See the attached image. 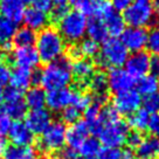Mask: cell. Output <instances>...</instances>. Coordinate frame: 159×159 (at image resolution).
Masks as SVG:
<instances>
[{"label": "cell", "instance_id": "cell-4", "mask_svg": "<svg viewBox=\"0 0 159 159\" xmlns=\"http://www.w3.org/2000/svg\"><path fill=\"white\" fill-rule=\"evenodd\" d=\"M129 57V52L117 38L107 39L97 55L96 65L101 68H120Z\"/></svg>", "mask_w": 159, "mask_h": 159}, {"label": "cell", "instance_id": "cell-53", "mask_svg": "<svg viewBox=\"0 0 159 159\" xmlns=\"http://www.w3.org/2000/svg\"><path fill=\"white\" fill-rule=\"evenodd\" d=\"M7 142H6L5 138H0V157H2L4 153L6 151V148H7Z\"/></svg>", "mask_w": 159, "mask_h": 159}, {"label": "cell", "instance_id": "cell-59", "mask_svg": "<svg viewBox=\"0 0 159 159\" xmlns=\"http://www.w3.org/2000/svg\"><path fill=\"white\" fill-rule=\"evenodd\" d=\"M28 159H41V158H36V157L34 156V157H32V158H28Z\"/></svg>", "mask_w": 159, "mask_h": 159}, {"label": "cell", "instance_id": "cell-1", "mask_svg": "<svg viewBox=\"0 0 159 159\" xmlns=\"http://www.w3.org/2000/svg\"><path fill=\"white\" fill-rule=\"evenodd\" d=\"M73 80L71 63L67 56H61L40 70V84L45 89L55 90L67 88Z\"/></svg>", "mask_w": 159, "mask_h": 159}, {"label": "cell", "instance_id": "cell-44", "mask_svg": "<svg viewBox=\"0 0 159 159\" xmlns=\"http://www.w3.org/2000/svg\"><path fill=\"white\" fill-rule=\"evenodd\" d=\"M12 126V119L0 112V138H5Z\"/></svg>", "mask_w": 159, "mask_h": 159}, {"label": "cell", "instance_id": "cell-30", "mask_svg": "<svg viewBox=\"0 0 159 159\" xmlns=\"http://www.w3.org/2000/svg\"><path fill=\"white\" fill-rule=\"evenodd\" d=\"M14 45L18 48L21 47H33L36 41V33L34 30H30L27 27H21L18 28L13 36Z\"/></svg>", "mask_w": 159, "mask_h": 159}, {"label": "cell", "instance_id": "cell-38", "mask_svg": "<svg viewBox=\"0 0 159 159\" xmlns=\"http://www.w3.org/2000/svg\"><path fill=\"white\" fill-rule=\"evenodd\" d=\"M146 47L154 55H159V28L154 27L150 33H148Z\"/></svg>", "mask_w": 159, "mask_h": 159}, {"label": "cell", "instance_id": "cell-51", "mask_svg": "<svg viewBox=\"0 0 159 159\" xmlns=\"http://www.w3.org/2000/svg\"><path fill=\"white\" fill-rule=\"evenodd\" d=\"M76 156V151L70 148H63V149L60 150V154H59V159H73Z\"/></svg>", "mask_w": 159, "mask_h": 159}, {"label": "cell", "instance_id": "cell-21", "mask_svg": "<svg viewBox=\"0 0 159 159\" xmlns=\"http://www.w3.org/2000/svg\"><path fill=\"white\" fill-rule=\"evenodd\" d=\"M33 70L34 69H27L22 67H15L13 70H11V87L20 91L28 89L33 84Z\"/></svg>", "mask_w": 159, "mask_h": 159}, {"label": "cell", "instance_id": "cell-12", "mask_svg": "<svg viewBox=\"0 0 159 159\" xmlns=\"http://www.w3.org/2000/svg\"><path fill=\"white\" fill-rule=\"evenodd\" d=\"M150 56L145 52H137L129 55V57L125 62L126 71L129 73L134 80L140 79L150 71Z\"/></svg>", "mask_w": 159, "mask_h": 159}, {"label": "cell", "instance_id": "cell-52", "mask_svg": "<svg viewBox=\"0 0 159 159\" xmlns=\"http://www.w3.org/2000/svg\"><path fill=\"white\" fill-rule=\"evenodd\" d=\"M81 52H80V48L79 46H71L69 49H68V59L69 60H74V61H76V60H80L81 59Z\"/></svg>", "mask_w": 159, "mask_h": 159}, {"label": "cell", "instance_id": "cell-33", "mask_svg": "<svg viewBox=\"0 0 159 159\" xmlns=\"http://www.w3.org/2000/svg\"><path fill=\"white\" fill-rule=\"evenodd\" d=\"M77 150L82 157L87 159L94 158L95 156L98 154L99 150H101V143L98 139L95 137H88Z\"/></svg>", "mask_w": 159, "mask_h": 159}, {"label": "cell", "instance_id": "cell-15", "mask_svg": "<svg viewBox=\"0 0 159 159\" xmlns=\"http://www.w3.org/2000/svg\"><path fill=\"white\" fill-rule=\"evenodd\" d=\"M12 62L16 67H22L27 69H34L38 67L40 59L38 53L33 47H21L16 48L10 54Z\"/></svg>", "mask_w": 159, "mask_h": 159}, {"label": "cell", "instance_id": "cell-27", "mask_svg": "<svg viewBox=\"0 0 159 159\" xmlns=\"http://www.w3.org/2000/svg\"><path fill=\"white\" fill-rule=\"evenodd\" d=\"M99 112L101 105L91 102V104L84 110V123L88 125L89 131L93 134H98L102 129V124L99 122Z\"/></svg>", "mask_w": 159, "mask_h": 159}, {"label": "cell", "instance_id": "cell-60", "mask_svg": "<svg viewBox=\"0 0 159 159\" xmlns=\"http://www.w3.org/2000/svg\"><path fill=\"white\" fill-rule=\"evenodd\" d=\"M73 159H82V158H79V157H75V158H73Z\"/></svg>", "mask_w": 159, "mask_h": 159}, {"label": "cell", "instance_id": "cell-61", "mask_svg": "<svg viewBox=\"0 0 159 159\" xmlns=\"http://www.w3.org/2000/svg\"><path fill=\"white\" fill-rule=\"evenodd\" d=\"M89 159H98V158H95V157H94V158H89Z\"/></svg>", "mask_w": 159, "mask_h": 159}, {"label": "cell", "instance_id": "cell-2", "mask_svg": "<svg viewBox=\"0 0 159 159\" xmlns=\"http://www.w3.org/2000/svg\"><path fill=\"white\" fill-rule=\"evenodd\" d=\"M35 50L40 61L50 63L59 57L63 56L66 49V42L59 30L54 27H46L36 34Z\"/></svg>", "mask_w": 159, "mask_h": 159}, {"label": "cell", "instance_id": "cell-40", "mask_svg": "<svg viewBox=\"0 0 159 159\" xmlns=\"http://www.w3.org/2000/svg\"><path fill=\"white\" fill-rule=\"evenodd\" d=\"M91 101H93V98L88 94L75 91L74 98H73V103L71 104L75 105L76 108H79L81 111H83V110H85L91 104Z\"/></svg>", "mask_w": 159, "mask_h": 159}, {"label": "cell", "instance_id": "cell-42", "mask_svg": "<svg viewBox=\"0 0 159 159\" xmlns=\"http://www.w3.org/2000/svg\"><path fill=\"white\" fill-rule=\"evenodd\" d=\"M10 66L4 59H0V87H4L10 82Z\"/></svg>", "mask_w": 159, "mask_h": 159}, {"label": "cell", "instance_id": "cell-54", "mask_svg": "<svg viewBox=\"0 0 159 159\" xmlns=\"http://www.w3.org/2000/svg\"><path fill=\"white\" fill-rule=\"evenodd\" d=\"M119 159H134V157L131 151H124V152H122V156Z\"/></svg>", "mask_w": 159, "mask_h": 159}, {"label": "cell", "instance_id": "cell-13", "mask_svg": "<svg viewBox=\"0 0 159 159\" xmlns=\"http://www.w3.org/2000/svg\"><path fill=\"white\" fill-rule=\"evenodd\" d=\"M25 118V124L28 126L33 134H41L52 123V114L45 108L30 110V112H27Z\"/></svg>", "mask_w": 159, "mask_h": 159}, {"label": "cell", "instance_id": "cell-17", "mask_svg": "<svg viewBox=\"0 0 159 159\" xmlns=\"http://www.w3.org/2000/svg\"><path fill=\"white\" fill-rule=\"evenodd\" d=\"M89 128L84 123V120H77L74 124L70 125L69 129H67L66 143L68 148L76 151L81 146V144L89 137Z\"/></svg>", "mask_w": 159, "mask_h": 159}, {"label": "cell", "instance_id": "cell-39", "mask_svg": "<svg viewBox=\"0 0 159 159\" xmlns=\"http://www.w3.org/2000/svg\"><path fill=\"white\" fill-rule=\"evenodd\" d=\"M144 109L149 114H158L159 112V91L146 96L144 99Z\"/></svg>", "mask_w": 159, "mask_h": 159}, {"label": "cell", "instance_id": "cell-6", "mask_svg": "<svg viewBox=\"0 0 159 159\" xmlns=\"http://www.w3.org/2000/svg\"><path fill=\"white\" fill-rule=\"evenodd\" d=\"M66 134L67 128L65 123L60 120L52 122L49 126L41 134L39 150L43 152H53L63 149L66 145Z\"/></svg>", "mask_w": 159, "mask_h": 159}, {"label": "cell", "instance_id": "cell-32", "mask_svg": "<svg viewBox=\"0 0 159 159\" xmlns=\"http://www.w3.org/2000/svg\"><path fill=\"white\" fill-rule=\"evenodd\" d=\"M35 156V151L30 146L10 145L6 148L4 159H28Z\"/></svg>", "mask_w": 159, "mask_h": 159}, {"label": "cell", "instance_id": "cell-31", "mask_svg": "<svg viewBox=\"0 0 159 159\" xmlns=\"http://www.w3.org/2000/svg\"><path fill=\"white\" fill-rule=\"evenodd\" d=\"M16 30V24L0 14V47L12 42Z\"/></svg>", "mask_w": 159, "mask_h": 159}, {"label": "cell", "instance_id": "cell-41", "mask_svg": "<svg viewBox=\"0 0 159 159\" xmlns=\"http://www.w3.org/2000/svg\"><path fill=\"white\" fill-rule=\"evenodd\" d=\"M122 151L116 148H101L98 152V159H119Z\"/></svg>", "mask_w": 159, "mask_h": 159}, {"label": "cell", "instance_id": "cell-26", "mask_svg": "<svg viewBox=\"0 0 159 159\" xmlns=\"http://www.w3.org/2000/svg\"><path fill=\"white\" fill-rule=\"evenodd\" d=\"M105 26L108 30V34L111 35L112 38H117L120 36V34L124 32L125 30V21L123 19V16L119 14L118 12H116L112 10L109 14L105 16L104 19Z\"/></svg>", "mask_w": 159, "mask_h": 159}, {"label": "cell", "instance_id": "cell-29", "mask_svg": "<svg viewBox=\"0 0 159 159\" xmlns=\"http://www.w3.org/2000/svg\"><path fill=\"white\" fill-rule=\"evenodd\" d=\"M150 114L145 109H138L136 110L134 114L129 116V122L128 126H131L134 131L142 132L144 130L148 129L150 122Z\"/></svg>", "mask_w": 159, "mask_h": 159}, {"label": "cell", "instance_id": "cell-7", "mask_svg": "<svg viewBox=\"0 0 159 159\" xmlns=\"http://www.w3.org/2000/svg\"><path fill=\"white\" fill-rule=\"evenodd\" d=\"M129 126L124 120H116L102 126L99 130L98 140L105 148H116L119 149L126 143V137L129 134Z\"/></svg>", "mask_w": 159, "mask_h": 159}, {"label": "cell", "instance_id": "cell-19", "mask_svg": "<svg viewBox=\"0 0 159 159\" xmlns=\"http://www.w3.org/2000/svg\"><path fill=\"white\" fill-rule=\"evenodd\" d=\"M95 74V65L87 59L76 60L71 63V75L80 85H88Z\"/></svg>", "mask_w": 159, "mask_h": 159}, {"label": "cell", "instance_id": "cell-36", "mask_svg": "<svg viewBox=\"0 0 159 159\" xmlns=\"http://www.w3.org/2000/svg\"><path fill=\"white\" fill-rule=\"evenodd\" d=\"M82 114V111L76 108L75 105L70 104L67 108L61 111V118H62V123H67V124H74L75 122L80 120V116Z\"/></svg>", "mask_w": 159, "mask_h": 159}, {"label": "cell", "instance_id": "cell-3", "mask_svg": "<svg viewBox=\"0 0 159 159\" xmlns=\"http://www.w3.org/2000/svg\"><path fill=\"white\" fill-rule=\"evenodd\" d=\"M123 19L130 27L140 28L156 26L159 22L152 0H134V2L124 11Z\"/></svg>", "mask_w": 159, "mask_h": 159}, {"label": "cell", "instance_id": "cell-47", "mask_svg": "<svg viewBox=\"0 0 159 159\" xmlns=\"http://www.w3.org/2000/svg\"><path fill=\"white\" fill-rule=\"evenodd\" d=\"M148 129L150 130V132L153 134L154 137L159 138V112L158 114H153L150 117Z\"/></svg>", "mask_w": 159, "mask_h": 159}, {"label": "cell", "instance_id": "cell-20", "mask_svg": "<svg viewBox=\"0 0 159 159\" xmlns=\"http://www.w3.org/2000/svg\"><path fill=\"white\" fill-rule=\"evenodd\" d=\"M50 18L47 13L42 11L35 10L33 7L26 8L22 21L25 22V27L30 28L32 30H42L43 28L48 27Z\"/></svg>", "mask_w": 159, "mask_h": 159}, {"label": "cell", "instance_id": "cell-57", "mask_svg": "<svg viewBox=\"0 0 159 159\" xmlns=\"http://www.w3.org/2000/svg\"><path fill=\"white\" fill-rule=\"evenodd\" d=\"M4 103V89L2 87H0V107Z\"/></svg>", "mask_w": 159, "mask_h": 159}, {"label": "cell", "instance_id": "cell-43", "mask_svg": "<svg viewBox=\"0 0 159 159\" xmlns=\"http://www.w3.org/2000/svg\"><path fill=\"white\" fill-rule=\"evenodd\" d=\"M30 2L32 4V7L35 10L42 11L45 13H48L53 10V2L52 0H30Z\"/></svg>", "mask_w": 159, "mask_h": 159}, {"label": "cell", "instance_id": "cell-49", "mask_svg": "<svg viewBox=\"0 0 159 159\" xmlns=\"http://www.w3.org/2000/svg\"><path fill=\"white\" fill-rule=\"evenodd\" d=\"M110 2L116 12H122V11L124 12L134 2V0H110Z\"/></svg>", "mask_w": 159, "mask_h": 159}, {"label": "cell", "instance_id": "cell-35", "mask_svg": "<svg viewBox=\"0 0 159 159\" xmlns=\"http://www.w3.org/2000/svg\"><path fill=\"white\" fill-rule=\"evenodd\" d=\"M80 52L82 56H87V57H94L97 56L99 52V46L97 42H95L91 39L82 40V42L79 45Z\"/></svg>", "mask_w": 159, "mask_h": 159}, {"label": "cell", "instance_id": "cell-10", "mask_svg": "<svg viewBox=\"0 0 159 159\" xmlns=\"http://www.w3.org/2000/svg\"><path fill=\"white\" fill-rule=\"evenodd\" d=\"M107 80L108 88L115 94L132 89L136 84V80L126 70L122 68H111L107 76Z\"/></svg>", "mask_w": 159, "mask_h": 159}, {"label": "cell", "instance_id": "cell-37", "mask_svg": "<svg viewBox=\"0 0 159 159\" xmlns=\"http://www.w3.org/2000/svg\"><path fill=\"white\" fill-rule=\"evenodd\" d=\"M119 114L116 111L114 107H104L103 109H101L99 112V122L102 126L105 124H109V123H114L116 120H118Z\"/></svg>", "mask_w": 159, "mask_h": 159}, {"label": "cell", "instance_id": "cell-34", "mask_svg": "<svg viewBox=\"0 0 159 159\" xmlns=\"http://www.w3.org/2000/svg\"><path fill=\"white\" fill-rule=\"evenodd\" d=\"M88 85L93 91L94 96L96 95H107L108 90V80L107 75L103 73H95L93 77L90 79Z\"/></svg>", "mask_w": 159, "mask_h": 159}, {"label": "cell", "instance_id": "cell-45", "mask_svg": "<svg viewBox=\"0 0 159 159\" xmlns=\"http://www.w3.org/2000/svg\"><path fill=\"white\" fill-rule=\"evenodd\" d=\"M142 140H143V137H142L140 132L132 131V132H129L128 137H126V144L129 145L131 149H137V146L140 144Z\"/></svg>", "mask_w": 159, "mask_h": 159}, {"label": "cell", "instance_id": "cell-56", "mask_svg": "<svg viewBox=\"0 0 159 159\" xmlns=\"http://www.w3.org/2000/svg\"><path fill=\"white\" fill-rule=\"evenodd\" d=\"M153 7L156 13H159V0H153Z\"/></svg>", "mask_w": 159, "mask_h": 159}, {"label": "cell", "instance_id": "cell-23", "mask_svg": "<svg viewBox=\"0 0 159 159\" xmlns=\"http://www.w3.org/2000/svg\"><path fill=\"white\" fill-rule=\"evenodd\" d=\"M136 152L139 159H156L159 157V138L154 136L143 138Z\"/></svg>", "mask_w": 159, "mask_h": 159}, {"label": "cell", "instance_id": "cell-50", "mask_svg": "<svg viewBox=\"0 0 159 159\" xmlns=\"http://www.w3.org/2000/svg\"><path fill=\"white\" fill-rule=\"evenodd\" d=\"M150 70L154 76L159 75V55H153L150 57Z\"/></svg>", "mask_w": 159, "mask_h": 159}, {"label": "cell", "instance_id": "cell-48", "mask_svg": "<svg viewBox=\"0 0 159 159\" xmlns=\"http://www.w3.org/2000/svg\"><path fill=\"white\" fill-rule=\"evenodd\" d=\"M68 7L67 6H55L53 7V10L50 11L52 12V19L59 22L60 20L62 19L67 13H68Z\"/></svg>", "mask_w": 159, "mask_h": 159}, {"label": "cell", "instance_id": "cell-22", "mask_svg": "<svg viewBox=\"0 0 159 159\" xmlns=\"http://www.w3.org/2000/svg\"><path fill=\"white\" fill-rule=\"evenodd\" d=\"M0 112L6 115L11 119L21 120L27 115V105L24 97L13 101H5L0 107Z\"/></svg>", "mask_w": 159, "mask_h": 159}, {"label": "cell", "instance_id": "cell-25", "mask_svg": "<svg viewBox=\"0 0 159 159\" xmlns=\"http://www.w3.org/2000/svg\"><path fill=\"white\" fill-rule=\"evenodd\" d=\"M24 101H25L26 105H27V109H43V107L46 105L45 90L42 88H40V87L28 88V90L26 91L25 96H24Z\"/></svg>", "mask_w": 159, "mask_h": 159}, {"label": "cell", "instance_id": "cell-8", "mask_svg": "<svg viewBox=\"0 0 159 159\" xmlns=\"http://www.w3.org/2000/svg\"><path fill=\"white\" fill-rule=\"evenodd\" d=\"M142 105V96L134 89L122 91L115 95L114 107L119 115H131Z\"/></svg>", "mask_w": 159, "mask_h": 159}, {"label": "cell", "instance_id": "cell-24", "mask_svg": "<svg viewBox=\"0 0 159 159\" xmlns=\"http://www.w3.org/2000/svg\"><path fill=\"white\" fill-rule=\"evenodd\" d=\"M85 34H88L89 39L94 40L97 43L104 42L109 36L104 21L98 18H90V20L87 21Z\"/></svg>", "mask_w": 159, "mask_h": 159}, {"label": "cell", "instance_id": "cell-5", "mask_svg": "<svg viewBox=\"0 0 159 159\" xmlns=\"http://www.w3.org/2000/svg\"><path fill=\"white\" fill-rule=\"evenodd\" d=\"M87 18L80 11H68V13L60 20L59 33L65 41L75 43L84 38L87 30Z\"/></svg>", "mask_w": 159, "mask_h": 159}, {"label": "cell", "instance_id": "cell-14", "mask_svg": "<svg viewBox=\"0 0 159 159\" xmlns=\"http://www.w3.org/2000/svg\"><path fill=\"white\" fill-rule=\"evenodd\" d=\"M114 10L110 0H85L77 6V11H80L83 15H89L91 18L104 19L111 11Z\"/></svg>", "mask_w": 159, "mask_h": 159}, {"label": "cell", "instance_id": "cell-11", "mask_svg": "<svg viewBox=\"0 0 159 159\" xmlns=\"http://www.w3.org/2000/svg\"><path fill=\"white\" fill-rule=\"evenodd\" d=\"M74 94V90L69 89L68 87L49 90L48 93H46V105L48 107L49 111L60 112L73 103Z\"/></svg>", "mask_w": 159, "mask_h": 159}, {"label": "cell", "instance_id": "cell-58", "mask_svg": "<svg viewBox=\"0 0 159 159\" xmlns=\"http://www.w3.org/2000/svg\"><path fill=\"white\" fill-rule=\"evenodd\" d=\"M70 1L73 2V5L77 7V6H79L80 4H82V2H83V1H85V0H70Z\"/></svg>", "mask_w": 159, "mask_h": 159}, {"label": "cell", "instance_id": "cell-55", "mask_svg": "<svg viewBox=\"0 0 159 159\" xmlns=\"http://www.w3.org/2000/svg\"><path fill=\"white\" fill-rule=\"evenodd\" d=\"M69 0H52L53 5L55 6H67Z\"/></svg>", "mask_w": 159, "mask_h": 159}, {"label": "cell", "instance_id": "cell-18", "mask_svg": "<svg viewBox=\"0 0 159 159\" xmlns=\"http://www.w3.org/2000/svg\"><path fill=\"white\" fill-rule=\"evenodd\" d=\"M8 136L13 145L30 146L34 143V134L28 129V126L21 120H15L14 123H12Z\"/></svg>", "mask_w": 159, "mask_h": 159}, {"label": "cell", "instance_id": "cell-9", "mask_svg": "<svg viewBox=\"0 0 159 159\" xmlns=\"http://www.w3.org/2000/svg\"><path fill=\"white\" fill-rule=\"evenodd\" d=\"M148 40V32L145 28L140 27H128L120 34V42L124 47L132 53L142 52L146 47Z\"/></svg>", "mask_w": 159, "mask_h": 159}, {"label": "cell", "instance_id": "cell-16", "mask_svg": "<svg viewBox=\"0 0 159 159\" xmlns=\"http://www.w3.org/2000/svg\"><path fill=\"white\" fill-rule=\"evenodd\" d=\"M27 2L30 0H0V14L18 24L22 21Z\"/></svg>", "mask_w": 159, "mask_h": 159}, {"label": "cell", "instance_id": "cell-46", "mask_svg": "<svg viewBox=\"0 0 159 159\" xmlns=\"http://www.w3.org/2000/svg\"><path fill=\"white\" fill-rule=\"evenodd\" d=\"M22 97H24L22 91L15 89L11 85L4 90V101H13V99H19Z\"/></svg>", "mask_w": 159, "mask_h": 159}, {"label": "cell", "instance_id": "cell-28", "mask_svg": "<svg viewBox=\"0 0 159 159\" xmlns=\"http://www.w3.org/2000/svg\"><path fill=\"white\" fill-rule=\"evenodd\" d=\"M137 85V91L140 96H149L151 94H154L159 91V80L157 76L152 74H146L145 76L138 79Z\"/></svg>", "mask_w": 159, "mask_h": 159}]
</instances>
